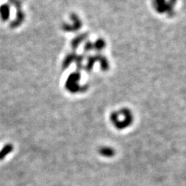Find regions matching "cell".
<instances>
[{
  "mask_svg": "<svg viewBox=\"0 0 186 186\" xmlns=\"http://www.w3.org/2000/svg\"><path fill=\"white\" fill-rule=\"evenodd\" d=\"M110 120L118 129H123L131 124L132 117L131 113L127 110H121L119 112L112 114L110 117Z\"/></svg>",
  "mask_w": 186,
  "mask_h": 186,
  "instance_id": "cell-1",
  "label": "cell"
},
{
  "mask_svg": "<svg viewBox=\"0 0 186 186\" xmlns=\"http://www.w3.org/2000/svg\"><path fill=\"white\" fill-rule=\"evenodd\" d=\"M79 79V76L76 74H72L68 77L66 83V88L71 92H77L81 91V88L77 85V81Z\"/></svg>",
  "mask_w": 186,
  "mask_h": 186,
  "instance_id": "cell-2",
  "label": "cell"
},
{
  "mask_svg": "<svg viewBox=\"0 0 186 186\" xmlns=\"http://www.w3.org/2000/svg\"><path fill=\"white\" fill-rule=\"evenodd\" d=\"M13 150V146L12 144H6L4 148L0 150V161L2 159H4L6 157V156L12 152Z\"/></svg>",
  "mask_w": 186,
  "mask_h": 186,
  "instance_id": "cell-3",
  "label": "cell"
},
{
  "mask_svg": "<svg viewBox=\"0 0 186 186\" xmlns=\"http://www.w3.org/2000/svg\"><path fill=\"white\" fill-rule=\"evenodd\" d=\"M99 152L100 153L101 155L106 156V157H111L114 155L115 151L110 147H102L99 150Z\"/></svg>",
  "mask_w": 186,
  "mask_h": 186,
  "instance_id": "cell-4",
  "label": "cell"
},
{
  "mask_svg": "<svg viewBox=\"0 0 186 186\" xmlns=\"http://www.w3.org/2000/svg\"><path fill=\"white\" fill-rule=\"evenodd\" d=\"M0 14H1L2 19L6 20L9 16V8L7 5L2 6L0 8Z\"/></svg>",
  "mask_w": 186,
  "mask_h": 186,
  "instance_id": "cell-5",
  "label": "cell"
}]
</instances>
